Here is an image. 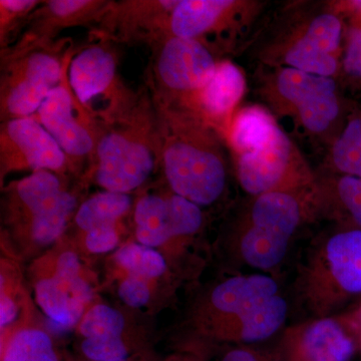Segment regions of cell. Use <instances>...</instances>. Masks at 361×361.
Instances as JSON below:
<instances>
[{
  "instance_id": "obj_29",
  "label": "cell",
  "mask_w": 361,
  "mask_h": 361,
  "mask_svg": "<svg viewBox=\"0 0 361 361\" xmlns=\"http://www.w3.org/2000/svg\"><path fill=\"white\" fill-rule=\"evenodd\" d=\"M39 0H0V51L11 47L23 32Z\"/></svg>"
},
{
  "instance_id": "obj_12",
  "label": "cell",
  "mask_w": 361,
  "mask_h": 361,
  "mask_svg": "<svg viewBox=\"0 0 361 361\" xmlns=\"http://www.w3.org/2000/svg\"><path fill=\"white\" fill-rule=\"evenodd\" d=\"M78 254L65 252L59 256L51 277L35 285V298L45 315L61 327L70 329L80 322L94 291L80 275Z\"/></svg>"
},
{
  "instance_id": "obj_7",
  "label": "cell",
  "mask_w": 361,
  "mask_h": 361,
  "mask_svg": "<svg viewBox=\"0 0 361 361\" xmlns=\"http://www.w3.org/2000/svg\"><path fill=\"white\" fill-rule=\"evenodd\" d=\"M236 158L240 184L255 196L290 192L310 179L302 156L280 128L264 147Z\"/></svg>"
},
{
  "instance_id": "obj_35",
  "label": "cell",
  "mask_w": 361,
  "mask_h": 361,
  "mask_svg": "<svg viewBox=\"0 0 361 361\" xmlns=\"http://www.w3.org/2000/svg\"><path fill=\"white\" fill-rule=\"evenodd\" d=\"M222 361H257L253 355L245 350H234L228 353Z\"/></svg>"
},
{
  "instance_id": "obj_18",
  "label": "cell",
  "mask_w": 361,
  "mask_h": 361,
  "mask_svg": "<svg viewBox=\"0 0 361 361\" xmlns=\"http://www.w3.org/2000/svg\"><path fill=\"white\" fill-rule=\"evenodd\" d=\"M341 35V21L336 14H320L286 52L285 63L288 68L331 78L338 68Z\"/></svg>"
},
{
  "instance_id": "obj_33",
  "label": "cell",
  "mask_w": 361,
  "mask_h": 361,
  "mask_svg": "<svg viewBox=\"0 0 361 361\" xmlns=\"http://www.w3.org/2000/svg\"><path fill=\"white\" fill-rule=\"evenodd\" d=\"M343 68L349 77L361 80V21L349 30Z\"/></svg>"
},
{
  "instance_id": "obj_38",
  "label": "cell",
  "mask_w": 361,
  "mask_h": 361,
  "mask_svg": "<svg viewBox=\"0 0 361 361\" xmlns=\"http://www.w3.org/2000/svg\"><path fill=\"white\" fill-rule=\"evenodd\" d=\"M90 361V360H89Z\"/></svg>"
},
{
  "instance_id": "obj_17",
  "label": "cell",
  "mask_w": 361,
  "mask_h": 361,
  "mask_svg": "<svg viewBox=\"0 0 361 361\" xmlns=\"http://www.w3.org/2000/svg\"><path fill=\"white\" fill-rule=\"evenodd\" d=\"M251 4L237 0H180L169 20V35L206 44L207 37H219L243 20Z\"/></svg>"
},
{
  "instance_id": "obj_37",
  "label": "cell",
  "mask_w": 361,
  "mask_h": 361,
  "mask_svg": "<svg viewBox=\"0 0 361 361\" xmlns=\"http://www.w3.org/2000/svg\"><path fill=\"white\" fill-rule=\"evenodd\" d=\"M358 322H360V330H361V311H360V318H358Z\"/></svg>"
},
{
  "instance_id": "obj_13",
  "label": "cell",
  "mask_w": 361,
  "mask_h": 361,
  "mask_svg": "<svg viewBox=\"0 0 361 361\" xmlns=\"http://www.w3.org/2000/svg\"><path fill=\"white\" fill-rule=\"evenodd\" d=\"M276 87L280 97L296 111L303 127L311 133L326 132L339 115L336 84L331 78L286 68L280 71Z\"/></svg>"
},
{
  "instance_id": "obj_2",
  "label": "cell",
  "mask_w": 361,
  "mask_h": 361,
  "mask_svg": "<svg viewBox=\"0 0 361 361\" xmlns=\"http://www.w3.org/2000/svg\"><path fill=\"white\" fill-rule=\"evenodd\" d=\"M152 97L158 118L161 167L169 187L197 206L212 205L222 196L227 180L222 137L189 111Z\"/></svg>"
},
{
  "instance_id": "obj_10",
  "label": "cell",
  "mask_w": 361,
  "mask_h": 361,
  "mask_svg": "<svg viewBox=\"0 0 361 361\" xmlns=\"http://www.w3.org/2000/svg\"><path fill=\"white\" fill-rule=\"evenodd\" d=\"M114 44L99 40L77 51L71 61L68 80L71 90L92 116L99 103L103 104L102 113L130 90L118 75V51Z\"/></svg>"
},
{
  "instance_id": "obj_25",
  "label": "cell",
  "mask_w": 361,
  "mask_h": 361,
  "mask_svg": "<svg viewBox=\"0 0 361 361\" xmlns=\"http://www.w3.org/2000/svg\"><path fill=\"white\" fill-rule=\"evenodd\" d=\"M286 315V301L278 295L271 297L246 314L240 316V336L247 342L264 341L281 327Z\"/></svg>"
},
{
  "instance_id": "obj_24",
  "label": "cell",
  "mask_w": 361,
  "mask_h": 361,
  "mask_svg": "<svg viewBox=\"0 0 361 361\" xmlns=\"http://www.w3.org/2000/svg\"><path fill=\"white\" fill-rule=\"evenodd\" d=\"M130 194L103 191L90 197L78 206L75 213V225L80 231L87 233L97 228L118 226L132 209Z\"/></svg>"
},
{
  "instance_id": "obj_5",
  "label": "cell",
  "mask_w": 361,
  "mask_h": 361,
  "mask_svg": "<svg viewBox=\"0 0 361 361\" xmlns=\"http://www.w3.org/2000/svg\"><path fill=\"white\" fill-rule=\"evenodd\" d=\"M75 52V47L68 52L61 82L49 92L33 118L42 123L63 149L70 161L71 173L80 174L85 171L87 176L96 156L97 123L78 102L71 87L68 68Z\"/></svg>"
},
{
  "instance_id": "obj_28",
  "label": "cell",
  "mask_w": 361,
  "mask_h": 361,
  "mask_svg": "<svg viewBox=\"0 0 361 361\" xmlns=\"http://www.w3.org/2000/svg\"><path fill=\"white\" fill-rule=\"evenodd\" d=\"M331 158L339 172L361 179V118L349 121L334 142Z\"/></svg>"
},
{
  "instance_id": "obj_19",
  "label": "cell",
  "mask_w": 361,
  "mask_h": 361,
  "mask_svg": "<svg viewBox=\"0 0 361 361\" xmlns=\"http://www.w3.org/2000/svg\"><path fill=\"white\" fill-rule=\"evenodd\" d=\"M125 317L120 311L97 304L80 322L82 353L90 361H127L129 351L123 339Z\"/></svg>"
},
{
  "instance_id": "obj_6",
  "label": "cell",
  "mask_w": 361,
  "mask_h": 361,
  "mask_svg": "<svg viewBox=\"0 0 361 361\" xmlns=\"http://www.w3.org/2000/svg\"><path fill=\"white\" fill-rule=\"evenodd\" d=\"M147 85L152 96L178 103L205 87L218 61L200 40L167 37L152 47Z\"/></svg>"
},
{
  "instance_id": "obj_31",
  "label": "cell",
  "mask_w": 361,
  "mask_h": 361,
  "mask_svg": "<svg viewBox=\"0 0 361 361\" xmlns=\"http://www.w3.org/2000/svg\"><path fill=\"white\" fill-rule=\"evenodd\" d=\"M118 293L123 303L134 308L146 305L151 297L148 281L134 276L123 280L118 287Z\"/></svg>"
},
{
  "instance_id": "obj_26",
  "label": "cell",
  "mask_w": 361,
  "mask_h": 361,
  "mask_svg": "<svg viewBox=\"0 0 361 361\" xmlns=\"http://www.w3.org/2000/svg\"><path fill=\"white\" fill-rule=\"evenodd\" d=\"M1 361H59L49 334L39 329L20 330L4 345Z\"/></svg>"
},
{
  "instance_id": "obj_32",
  "label": "cell",
  "mask_w": 361,
  "mask_h": 361,
  "mask_svg": "<svg viewBox=\"0 0 361 361\" xmlns=\"http://www.w3.org/2000/svg\"><path fill=\"white\" fill-rule=\"evenodd\" d=\"M85 244L87 250L94 254L114 250L118 244V227L109 226L85 233Z\"/></svg>"
},
{
  "instance_id": "obj_27",
  "label": "cell",
  "mask_w": 361,
  "mask_h": 361,
  "mask_svg": "<svg viewBox=\"0 0 361 361\" xmlns=\"http://www.w3.org/2000/svg\"><path fill=\"white\" fill-rule=\"evenodd\" d=\"M116 261L129 276L148 280L161 276L167 269L165 259L155 249L140 243H130L118 249Z\"/></svg>"
},
{
  "instance_id": "obj_8",
  "label": "cell",
  "mask_w": 361,
  "mask_h": 361,
  "mask_svg": "<svg viewBox=\"0 0 361 361\" xmlns=\"http://www.w3.org/2000/svg\"><path fill=\"white\" fill-rule=\"evenodd\" d=\"M49 171L63 177L71 173L70 161L56 140L33 118L0 123V178L18 171Z\"/></svg>"
},
{
  "instance_id": "obj_14",
  "label": "cell",
  "mask_w": 361,
  "mask_h": 361,
  "mask_svg": "<svg viewBox=\"0 0 361 361\" xmlns=\"http://www.w3.org/2000/svg\"><path fill=\"white\" fill-rule=\"evenodd\" d=\"M111 0H47L30 16L18 40L6 51H16L56 42L68 28L94 30L104 18ZM4 51V49H1Z\"/></svg>"
},
{
  "instance_id": "obj_11",
  "label": "cell",
  "mask_w": 361,
  "mask_h": 361,
  "mask_svg": "<svg viewBox=\"0 0 361 361\" xmlns=\"http://www.w3.org/2000/svg\"><path fill=\"white\" fill-rule=\"evenodd\" d=\"M134 221L137 242L156 248L198 232L203 214L201 207L179 195L146 194L135 202Z\"/></svg>"
},
{
  "instance_id": "obj_1",
  "label": "cell",
  "mask_w": 361,
  "mask_h": 361,
  "mask_svg": "<svg viewBox=\"0 0 361 361\" xmlns=\"http://www.w3.org/2000/svg\"><path fill=\"white\" fill-rule=\"evenodd\" d=\"M96 156L85 177L104 191L130 194L161 166V144L155 104L148 87L130 90L94 116Z\"/></svg>"
},
{
  "instance_id": "obj_20",
  "label": "cell",
  "mask_w": 361,
  "mask_h": 361,
  "mask_svg": "<svg viewBox=\"0 0 361 361\" xmlns=\"http://www.w3.org/2000/svg\"><path fill=\"white\" fill-rule=\"evenodd\" d=\"M278 285L265 275L230 278L214 289L211 301L216 310L240 316L277 295Z\"/></svg>"
},
{
  "instance_id": "obj_23",
  "label": "cell",
  "mask_w": 361,
  "mask_h": 361,
  "mask_svg": "<svg viewBox=\"0 0 361 361\" xmlns=\"http://www.w3.org/2000/svg\"><path fill=\"white\" fill-rule=\"evenodd\" d=\"M302 349L307 361H348L355 346L338 323L322 319L304 331Z\"/></svg>"
},
{
  "instance_id": "obj_4",
  "label": "cell",
  "mask_w": 361,
  "mask_h": 361,
  "mask_svg": "<svg viewBox=\"0 0 361 361\" xmlns=\"http://www.w3.org/2000/svg\"><path fill=\"white\" fill-rule=\"evenodd\" d=\"M71 39L35 45L21 51H0V120L30 118L58 87Z\"/></svg>"
},
{
  "instance_id": "obj_34",
  "label": "cell",
  "mask_w": 361,
  "mask_h": 361,
  "mask_svg": "<svg viewBox=\"0 0 361 361\" xmlns=\"http://www.w3.org/2000/svg\"><path fill=\"white\" fill-rule=\"evenodd\" d=\"M18 306L11 297L1 294V303H0V324L2 329L8 326L18 316Z\"/></svg>"
},
{
  "instance_id": "obj_22",
  "label": "cell",
  "mask_w": 361,
  "mask_h": 361,
  "mask_svg": "<svg viewBox=\"0 0 361 361\" xmlns=\"http://www.w3.org/2000/svg\"><path fill=\"white\" fill-rule=\"evenodd\" d=\"M327 259L332 275L343 290L361 292V231L341 233L327 244Z\"/></svg>"
},
{
  "instance_id": "obj_36",
  "label": "cell",
  "mask_w": 361,
  "mask_h": 361,
  "mask_svg": "<svg viewBox=\"0 0 361 361\" xmlns=\"http://www.w3.org/2000/svg\"><path fill=\"white\" fill-rule=\"evenodd\" d=\"M348 6L349 8H351V11H353V13H355L361 18V0H358V1L349 2Z\"/></svg>"
},
{
  "instance_id": "obj_30",
  "label": "cell",
  "mask_w": 361,
  "mask_h": 361,
  "mask_svg": "<svg viewBox=\"0 0 361 361\" xmlns=\"http://www.w3.org/2000/svg\"><path fill=\"white\" fill-rule=\"evenodd\" d=\"M337 192L342 204L361 226V179L344 175L338 180Z\"/></svg>"
},
{
  "instance_id": "obj_9",
  "label": "cell",
  "mask_w": 361,
  "mask_h": 361,
  "mask_svg": "<svg viewBox=\"0 0 361 361\" xmlns=\"http://www.w3.org/2000/svg\"><path fill=\"white\" fill-rule=\"evenodd\" d=\"M180 0H111L99 25L90 30L97 40L115 44L155 47L168 33L171 14Z\"/></svg>"
},
{
  "instance_id": "obj_15",
  "label": "cell",
  "mask_w": 361,
  "mask_h": 361,
  "mask_svg": "<svg viewBox=\"0 0 361 361\" xmlns=\"http://www.w3.org/2000/svg\"><path fill=\"white\" fill-rule=\"evenodd\" d=\"M245 90V77L238 66L229 61H218L215 73L205 87L174 104L194 114L227 139L235 109Z\"/></svg>"
},
{
  "instance_id": "obj_3",
  "label": "cell",
  "mask_w": 361,
  "mask_h": 361,
  "mask_svg": "<svg viewBox=\"0 0 361 361\" xmlns=\"http://www.w3.org/2000/svg\"><path fill=\"white\" fill-rule=\"evenodd\" d=\"M77 195L63 177L39 171L11 183L4 191V220L13 230L28 237L35 245L54 243L65 232L78 211Z\"/></svg>"
},
{
  "instance_id": "obj_16",
  "label": "cell",
  "mask_w": 361,
  "mask_h": 361,
  "mask_svg": "<svg viewBox=\"0 0 361 361\" xmlns=\"http://www.w3.org/2000/svg\"><path fill=\"white\" fill-rule=\"evenodd\" d=\"M296 220L286 211L266 203H255L251 227L241 241L244 260L252 267L271 269L283 260Z\"/></svg>"
},
{
  "instance_id": "obj_21",
  "label": "cell",
  "mask_w": 361,
  "mask_h": 361,
  "mask_svg": "<svg viewBox=\"0 0 361 361\" xmlns=\"http://www.w3.org/2000/svg\"><path fill=\"white\" fill-rule=\"evenodd\" d=\"M269 111L258 106L242 109L233 116L227 141L236 157L264 147L278 129Z\"/></svg>"
}]
</instances>
